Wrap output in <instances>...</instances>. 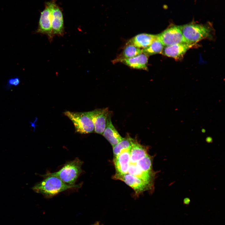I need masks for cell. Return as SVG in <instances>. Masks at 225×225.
Returning <instances> with one entry per match:
<instances>
[{"label":"cell","mask_w":225,"mask_h":225,"mask_svg":"<svg viewBox=\"0 0 225 225\" xmlns=\"http://www.w3.org/2000/svg\"><path fill=\"white\" fill-rule=\"evenodd\" d=\"M44 179L32 188L35 192L40 193L47 198H50L68 189L79 188L81 184L73 186L67 184L58 177L47 173L43 175Z\"/></svg>","instance_id":"6da1fadb"},{"label":"cell","mask_w":225,"mask_h":225,"mask_svg":"<svg viewBox=\"0 0 225 225\" xmlns=\"http://www.w3.org/2000/svg\"><path fill=\"white\" fill-rule=\"evenodd\" d=\"M82 161L78 158L66 163L58 171L50 173L59 178L67 185L73 186L82 172Z\"/></svg>","instance_id":"7a4b0ae2"},{"label":"cell","mask_w":225,"mask_h":225,"mask_svg":"<svg viewBox=\"0 0 225 225\" xmlns=\"http://www.w3.org/2000/svg\"><path fill=\"white\" fill-rule=\"evenodd\" d=\"M182 34L187 43L196 44L200 41L209 38L212 31L207 25L190 23L179 26Z\"/></svg>","instance_id":"3957f363"},{"label":"cell","mask_w":225,"mask_h":225,"mask_svg":"<svg viewBox=\"0 0 225 225\" xmlns=\"http://www.w3.org/2000/svg\"><path fill=\"white\" fill-rule=\"evenodd\" d=\"M63 113L72 122L75 132L85 134L94 131L92 111L82 112L66 111Z\"/></svg>","instance_id":"277c9868"},{"label":"cell","mask_w":225,"mask_h":225,"mask_svg":"<svg viewBox=\"0 0 225 225\" xmlns=\"http://www.w3.org/2000/svg\"><path fill=\"white\" fill-rule=\"evenodd\" d=\"M55 0L46 2L45 8L41 12L38 25L36 32L47 35L50 42L53 37L51 27V12L54 2Z\"/></svg>","instance_id":"5b68a950"},{"label":"cell","mask_w":225,"mask_h":225,"mask_svg":"<svg viewBox=\"0 0 225 225\" xmlns=\"http://www.w3.org/2000/svg\"><path fill=\"white\" fill-rule=\"evenodd\" d=\"M157 36L158 39L164 46L179 43H188L182 34L179 26L172 25Z\"/></svg>","instance_id":"8992f818"},{"label":"cell","mask_w":225,"mask_h":225,"mask_svg":"<svg viewBox=\"0 0 225 225\" xmlns=\"http://www.w3.org/2000/svg\"><path fill=\"white\" fill-rule=\"evenodd\" d=\"M113 178L124 182L133 189L136 195L137 196L146 190H152L154 188L153 186L128 173L123 174L116 173L113 176Z\"/></svg>","instance_id":"52a82bcc"},{"label":"cell","mask_w":225,"mask_h":225,"mask_svg":"<svg viewBox=\"0 0 225 225\" xmlns=\"http://www.w3.org/2000/svg\"><path fill=\"white\" fill-rule=\"evenodd\" d=\"M51 27L53 35L63 36L64 34L62 13L59 7L54 2L51 12Z\"/></svg>","instance_id":"ba28073f"},{"label":"cell","mask_w":225,"mask_h":225,"mask_svg":"<svg viewBox=\"0 0 225 225\" xmlns=\"http://www.w3.org/2000/svg\"><path fill=\"white\" fill-rule=\"evenodd\" d=\"M196 45V44L183 43L164 46L161 53L176 60H180L188 49Z\"/></svg>","instance_id":"9c48e42d"},{"label":"cell","mask_w":225,"mask_h":225,"mask_svg":"<svg viewBox=\"0 0 225 225\" xmlns=\"http://www.w3.org/2000/svg\"><path fill=\"white\" fill-rule=\"evenodd\" d=\"M92 111L94 132L102 134L105 130L107 118L109 112L108 108L97 109Z\"/></svg>","instance_id":"30bf717a"},{"label":"cell","mask_w":225,"mask_h":225,"mask_svg":"<svg viewBox=\"0 0 225 225\" xmlns=\"http://www.w3.org/2000/svg\"><path fill=\"white\" fill-rule=\"evenodd\" d=\"M130 149L125 150L114 157L113 161L117 171L116 173L123 174L128 173L130 163Z\"/></svg>","instance_id":"8fae6325"},{"label":"cell","mask_w":225,"mask_h":225,"mask_svg":"<svg viewBox=\"0 0 225 225\" xmlns=\"http://www.w3.org/2000/svg\"><path fill=\"white\" fill-rule=\"evenodd\" d=\"M111 118V114L110 112L107 118L105 128L102 135L113 147L123 138L119 134L113 125Z\"/></svg>","instance_id":"7c38bea8"},{"label":"cell","mask_w":225,"mask_h":225,"mask_svg":"<svg viewBox=\"0 0 225 225\" xmlns=\"http://www.w3.org/2000/svg\"><path fill=\"white\" fill-rule=\"evenodd\" d=\"M148 57L142 53L134 57L118 61L133 68L148 70Z\"/></svg>","instance_id":"4fadbf2b"},{"label":"cell","mask_w":225,"mask_h":225,"mask_svg":"<svg viewBox=\"0 0 225 225\" xmlns=\"http://www.w3.org/2000/svg\"><path fill=\"white\" fill-rule=\"evenodd\" d=\"M157 39V35L141 33L131 38L128 44L132 45L139 48H143L149 45Z\"/></svg>","instance_id":"5bb4252c"},{"label":"cell","mask_w":225,"mask_h":225,"mask_svg":"<svg viewBox=\"0 0 225 225\" xmlns=\"http://www.w3.org/2000/svg\"><path fill=\"white\" fill-rule=\"evenodd\" d=\"M132 146L130 152V163H135L148 155L145 147L131 138Z\"/></svg>","instance_id":"9a60e30c"},{"label":"cell","mask_w":225,"mask_h":225,"mask_svg":"<svg viewBox=\"0 0 225 225\" xmlns=\"http://www.w3.org/2000/svg\"><path fill=\"white\" fill-rule=\"evenodd\" d=\"M128 173L138 177L153 186L155 172L150 173L143 172L136 166L135 163H130Z\"/></svg>","instance_id":"2e32d148"},{"label":"cell","mask_w":225,"mask_h":225,"mask_svg":"<svg viewBox=\"0 0 225 225\" xmlns=\"http://www.w3.org/2000/svg\"><path fill=\"white\" fill-rule=\"evenodd\" d=\"M142 53V50L140 48L128 44L122 52L113 61V62H117L119 60L122 59L132 58Z\"/></svg>","instance_id":"e0dca14e"},{"label":"cell","mask_w":225,"mask_h":225,"mask_svg":"<svg viewBox=\"0 0 225 225\" xmlns=\"http://www.w3.org/2000/svg\"><path fill=\"white\" fill-rule=\"evenodd\" d=\"M164 47L157 39L149 45L142 49V53L148 56L162 53Z\"/></svg>","instance_id":"ac0fdd59"},{"label":"cell","mask_w":225,"mask_h":225,"mask_svg":"<svg viewBox=\"0 0 225 225\" xmlns=\"http://www.w3.org/2000/svg\"><path fill=\"white\" fill-rule=\"evenodd\" d=\"M152 159L148 155L140 159L135 163L136 166L141 171L150 173H154L152 170Z\"/></svg>","instance_id":"d6986e66"},{"label":"cell","mask_w":225,"mask_h":225,"mask_svg":"<svg viewBox=\"0 0 225 225\" xmlns=\"http://www.w3.org/2000/svg\"><path fill=\"white\" fill-rule=\"evenodd\" d=\"M131 137H128L123 138L113 147L114 157L118 155L122 151L131 149L132 146Z\"/></svg>","instance_id":"ffe728a7"},{"label":"cell","mask_w":225,"mask_h":225,"mask_svg":"<svg viewBox=\"0 0 225 225\" xmlns=\"http://www.w3.org/2000/svg\"><path fill=\"white\" fill-rule=\"evenodd\" d=\"M20 82V79L18 77L10 78L8 81L6 88L7 90L9 89L12 86H17Z\"/></svg>","instance_id":"44dd1931"},{"label":"cell","mask_w":225,"mask_h":225,"mask_svg":"<svg viewBox=\"0 0 225 225\" xmlns=\"http://www.w3.org/2000/svg\"><path fill=\"white\" fill-rule=\"evenodd\" d=\"M190 200L188 198H185L183 200V203L185 205H188L190 202Z\"/></svg>","instance_id":"7402d4cb"},{"label":"cell","mask_w":225,"mask_h":225,"mask_svg":"<svg viewBox=\"0 0 225 225\" xmlns=\"http://www.w3.org/2000/svg\"><path fill=\"white\" fill-rule=\"evenodd\" d=\"M206 141L208 142H211L212 141V139L211 137H208L206 138Z\"/></svg>","instance_id":"603a6c76"},{"label":"cell","mask_w":225,"mask_h":225,"mask_svg":"<svg viewBox=\"0 0 225 225\" xmlns=\"http://www.w3.org/2000/svg\"><path fill=\"white\" fill-rule=\"evenodd\" d=\"M102 224H101L99 221H97L95 222L93 224L91 225H102Z\"/></svg>","instance_id":"cb8c5ba5"},{"label":"cell","mask_w":225,"mask_h":225,"mask_svg":"<svg viewBox=\"0 0 225 225\" xmlns=\"http://www.w3.org/2000/svg\"><path fill=\"white\" fill-rule=\"evenodd\" d=\"M202 132H205V130L204 129H202Z\"/></svg>","instance_id":"d4e9b609"},{"label":"cell","mask_w":225,"mask_h":225,"mask_svg":"<svg viewBox=\"0 0 225 225\" xmlns=\"http://www.w3.org/2000/svg\"><path fill=\"white\" fill-rule=\"evenodd\" d=\"M102 225H103V224H102Z\"/></svg>","instance_id":"484cf974"}]
</instances>
